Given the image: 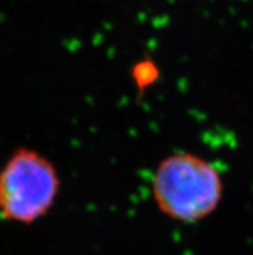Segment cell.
Segmentation results:
<instances>
[{
	"label": "cell",
	"mask_w": 253,
	"mask_h": 255,
	"mask_svg": "<svg viewBox=\"0 0 253 255\" xmlns=\"http://www.w3.org/2000/svg\"><path fill=\"white\" fill-rule=\"evenodd\" d=\"M151 194L158 210L179 223H196L215 213L224 197V179L200 155L178 152L157 166Z\"/></svg>",
	"instance_id": "1"
},
{
	"label": "cell",
	"mask_w": 253,
	"mask_h": 255,
	"mask_svg": "<svg viewBox=\"0 0 253 255\" xmlns=\"http://www.w3.org/2000/svg\"><path fill=\"white\" fill-rule=\"evenodd\" d=\"M61 188L53 162L35 149H16L0 168V217L17 224L36 223L45 217Z\"/></svg>",
	"instance_id": "2"
},
{
	"label": "cell",
	"mask_w": 253,
	"mask_h": 255,
	"mask_svg": "<svg viewBox=\"0 0 253 255\" xmlns=\"http://www.w3.org/2000/svg\"><path fill=\"white\" fill-rule=\"evenodd\" d=\"M159 69L153 60H141L136 62L132 69V79L140 90L149 88L157 82Z\"/></svg>",
	"instance_id": "3"
}]
</instances>
